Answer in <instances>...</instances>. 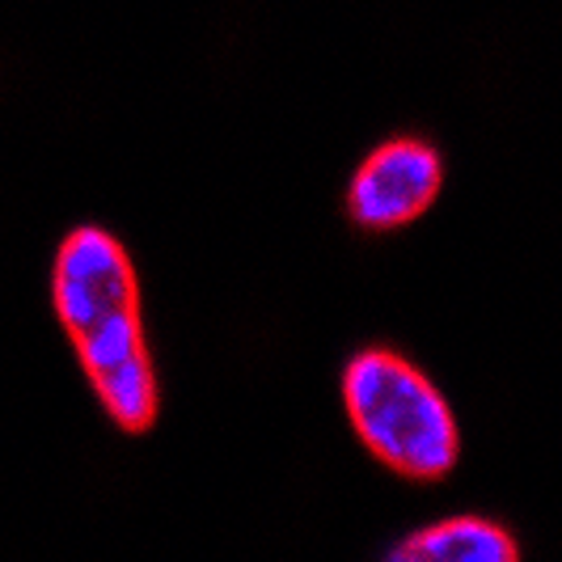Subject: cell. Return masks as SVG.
<instances>
[{"instance_id": "1", "label": "cell", "mask_w": 562, "mask_h": 562, "mask_svg": "<svg viewBox=\"0 0 562 562\" xmlns=\"http://www.w3.org/2000/svg\"><path fill=\"white\" fill-rule=\"evenodd\" d=\"M52 305L81 360L85 381L114 427L140 436L157 423L161 394L144 342L140 283L123 241L102 225L72 228L52 262Z\"/></svg>"}, {"instance_id": "2", "label": "cell", "mask_w": 562, "mask_h": 562, "mask_svg": "<svg viewBox=\"0 0 562 562\" xmlns=\"http://www.w3.org/2000/svg\"><path fill=\"white\" fill-rule=\"evenodd\" d=\"M342 406L385 470L411 482H440L457 465L461 436L445 394L390 347L356 351L342 368Z\"/></svg>"}, {"instance_id": "3", "label": "cell", "mask_w": 562, "mask_h": 562, "mask_svg": "<svg viewBox=\"0 0 562 562\" xmlns=\"http://www.w3.org/2000/svg\"><path fill=\"white\" fill-rule=\"evenodd\" d=\"M445 182V161L440 153L419 136H394L376 144L360 169L351 173L347 187V216L364 233H390L436 203Z\"/></svg>"}, {"instance_id": "4", "label": "cell", "mask_w": 562, "mask_h": 562, "mask_svg": "<svg viewBox=\"0 0 562 562\" xmlns=\"http://www.w3.org/2000/svg\"><path fill=\"white\" fill-rule=\"evenodd\" d=\"M394 562H516L520 546L504 525L482 516H452L427 525L390 550Z\"/></svg>"}]
</instances>
